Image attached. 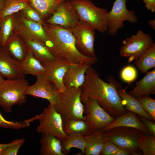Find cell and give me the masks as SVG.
<instances>
[{
	"label": "cell",
	"instance_id": "cell-35",
	"mask_svg": "<svg viewBox=\"0 0 155 155\" xmlns=\"http://www.w3.org/2000/svg\"><path fill=\"white\" fill-rule=\"evenodd\" d=\"M137 72L135 67L132 65H127L121 70L120 77L124 82L130 84L134 81L137 76Z\"/></svg>",
	"mask_w": 155,
	"mask_h": 155
},
{
	"label": "cell",
	"instance_id": "cell-18",
	"mask_svg": "<svg viewBox=\"0 0 155 155\" xmlns=\"http://www.w3.org/2000/svg\"><path fill=\"white\" fill-rule=\"evenodd\" d=\"M111 82L116 88L119 95L122 100V104L125 109L134 113L144 117L147 119L154 121L153 118L144 109L141 104L137 98L131 96L124 89L121 88V85L114 78Z\"/></svg>",
	"mask_w": 155,
	"mask_h": 155
},
{
	"label": "cell",
	"instance_id": "cell-21",
	"mask_svg": "<svg viewBox=\"0 0 155 155\" xmlns=\"http://www.w3.org/2000/svg\"><path fill=\"white\" fill-rule=\"evenodd\" d=\"M129 93L135 98L155 94V69L148 71L146 75L137 82L134 89Z\"/></svg>",
	"mask_w": 155,
	"mask_h": 155
},
{
	"label": "cell",
	"instance_id": "cell-17",
	"mask_svg": "<svg viewBox=\"0 0 155 155\" xmlns=\"http://www.w3.org/2000/svg\"><path fill=\"white\" fill-rule=\"evenodd\" d=\"M91 65L86 63L70 64L63 77V84L67 89L82 87L88 68Z\"/></svg>",
	"mask_w": 155,
	"mask_h": 155
},
{
	"label": "cell",
	"instance_id": "cell-23",
	"mask_svg": "<svg viewBox=\"0 0 155 155\" xmlns=\"http://www.w3.org/2000/svg\"><path fill=\"white\" fill-rule=\"evenodd\" d=\"M24 42L28 50L43 64L56 59V58L41 42L29 38H24Z\"/></svg>",
	"mask_w": 155,
	"mask_h": 155
},
{
	"label": "cell",
	"instance_id": "cell-2",
	"mask_svg": "<svg viewBox=\"0 0 155 155\" xmlns=\"http://www.w3.org/2000/svg\"><path fill=\"white\" fill-rule=\"evenodd\" d=\"M43 27L48 38L44 45L56 58L70 64L86 63L91 65L97 61L96 57H88L79 51L74 36L69 29L46 23Z\"/></svg>",
	"mask_w": 155,
	"mask_h": 155
},
{
	"label": "cell",
	"instance_id": "cell-38",
	"mask_svg": "<svg viewBox=\"0 0 155 155\" xmlns=\"http://www.w3.org/2000/svg\"><path fill=\"white\" fill-rule=\"evenodd\" d=\"M119 149L113 143L108 140L104 146L100 155H113Z\"/></svg>",
	"mask_w": 155,
	"mask_h": 155
},
{
	"label": "cell",
	"instance_id": "cell-28",
	"mask_svg": "<svg viewBox=\"0 0 155 155\" xmlns=\"http://www.w3.org/2000/svg\"><path fill=\"white\" fill-rule=\"evenodd\" d=\"M134 63L143 73H146L151 68H155V43L141 57L135 61Z\"/></svg>",
	"mask_w": 155,
	"mask_h": 155
},
{
	"label": "cell",
	"instance_id": "cell-47",
	"mask_svg": "<svg viewBox=\"0 0 155 155\" xmlns=\"http://www.w3.org/2000/svg\"></svg>",
	"mask_w": 155,
	"mask_h": 155
},
{
	"label": "cell",
	"instance_id": "cell-36",
	"mask_svg": "<svg viewBox=\"0 0 155 155\" xmlns=\"http://www.w3.org/2000/svg\"><path fill=\"white\" fill-rule=\"evenodd\" d=\"M22 11L28 19L38 23L42 26L45 24V23L39 13L30 5L26 7Z\"/></svg>",
	"mask_w": 155,
	"mask_h": 155
},
{
	"label": "cell",
	"instance_id": "cell-30",
	"mask_svg": "<svg viewBox=\"0 0 155 155\" xmlns=\"http://www.w3.org/2000/svg\"><path fill=\"white\" fill-rule=\"evenodd\" d=\"M29 5L28 0H5L3 8L0 13V20L22 10Z\"/></svg>",
	"mask_w": 155,
	"mask_h": 155
},
{
	"label": "cell",
	"instance_id": "cell-9",
	"mask_svg": "<svg viewBox=\"0 0 155 155\" xmlns=\"http://www.w3.org/2000/svg\"><path fill=\"white\" fill-rule=\"evenodd\" d=\"M126 2L127 0H115L111 10L108 12L107 30L109 35H115L118 30L124 26L125 21L132 24L137 22L138 18L135 12L127 9Z\"/></svg>",
	"mask_w": 155,
	"mask_h": 155
},
{
	"label": "cell",
	"instance_id": "cell-29",
	"mask_svg": "<svg viewBox=\"0 0 155 155\" xmlns=\"http://www.w3.org/2000/svg\"><path fill=\"white\" fill-rule=\"evenodd\" d=\"M5 46L11 56L18 61L24 59L28 51L25 42L18 39L10 38Z\"/></svg>",
	"mask_w": 155,
	"mask_h": 155
},
{
	"label": "cell",
	"instance_id": "cell-39",
	"mask_svg": "<svg viewBox=\"0 0 155 155\" xmlns=\"http://www.w3.org/2000/svg\"><path fill=\"white\" fill-rule=\"evenodd\" d=\"M138 117L143 123L150 134L155 135V123L154 121L149 120L144 117L137 115Z\"/></svg>",
	"mask_w": 155,
	"mask_h": 155
},
{
	"label": "cell",
	"instance_id": "cell-26",
	"mask_svg": "<svg viewBox=\"0 0 155 155\" xmlns=\"http://www.w3.org/2000/svg\"><path fill=\"white\" fill-rule=\"evenodd\" d=\"M30 5L36 10L43 19L52 14L62 3L68 0H28Z\"/></svg>",
	"mask_w": 155,
	"mask_h": 155
},
{
	"label": "cell",
	"instance_id": "cell-6",
	"mask_svg": "<svg viewBox=\"0 0 155 155\" xmlns=\"http://www.w3.org/2000/svg\"><path fill=\"white\" fill-rule=\"evenodd\" d=\"M35 120L39 122L36 129L38 133L52 135L61 141L67 136L63 130L62 118L53 105L49 103L41 113L27 119L30 123Z\"/></svg>",
	"mask_w": 155,
	"mask_h": 155
},
{
	"label": "cell",
	"instance_id": "cell-41",
	"mask_svg": "<svg viewBox=\"0 0 155 155\" xmlns=\"http://www.w3.org/2000/svg\"><path fill=\"white\" fill-rule=\"evenodd\" d=\"M24 138L15 140L12 142L6 144H0V155L3 151L6 148L9 146L12 145L16 144L22 141Z\"/></svg>",
	"mask_w": 155,
	"mask_h": 155
},
{
	"label": "cell",
	"instance_id": "cell-44",
	"mask_svg": "<svg viewBox=\"0 0 155 155\" xmlns=\"http://www.w3.org/2000/svg\"><path fill=\"white\" fill-rule=\"evenodd\" d=\"M4 2L5 0H0V13L3 8Z\"/></svg>",
	"mask_w": 155,
	"mask_h": 155
},
{
	"label": "cell",
	"instance_id": "cell-24",
	"mask_svg": "<svg viewBox=\"0 0 155 155\" xmlns=\"http://www.w3.org/2000/svg\"><path fill=\"white\" fill-rule=\"evenodd\" d=\"M63 128L67 135H78L86 136L91 132L90 125L86 119H63Z\"/></svg>",
	"mask_w": 155,
	"mask_h": 155
},
{
	"label": "cell",
	"instance_id": "cell-19",
	"mask_svg": "<svg viewBox=\"0 0 155 155\" xmlns=\"http://www.w3.org/2000/svg\"><path fill=\"white\" fill-rule=\"evenodd\" d=\"M118 127L134 128L140 130L145 134H150L137 114L128 111L124 114L117 117L112 123L100 130L105 131Z\"/></svg>",
	"mask_w": 155,
	"mask_h": 155
},
{
	"label": "cell",
	"instance_id": "cell-31",
	"mask_svg": "<svg viewBox=\"0 0 155 155\" xmlns=\"http://www.w3.org/2000/svg\"><path fill=\"white\" fill-rule=\"evenodd\" d=\"M138 145L143 155H155V136L151 134L146 135L142 133L138 138Z\"/></svg>",
	"mask_w": 155,
	"mask_h": 155
},
{
	"label": "cell",
	"instance_id": "cell-1",
	"mask_svg": "<svg viewBox=\"0 0 155 155\" xmlns=\"http://www.w3.org/2000/svg\"><path fill=\"white\" fill-rule=\"evenodd\" d=\"M108 82L101 79L96 70L90 66L86 71L82 86L81 100L83 103L88 98L95 100L106 112L116 119L127 111L122 104L116 88Z\"/></svg>",
	"mask_w": 155,
	"mask_h": 155
},
{
	"label": "cell",
	"instance_id": "cell-34",
	"mask_svg": "<svg viewBox=\"0 0 155 155\" xmlns=\"http://www.w3.org/2000/svg\"><path fill=\"white\" fill-rule=\"evenodd\" d=\"M30 123L27 120L23 121H9L5 119L0 112V127L6 129H20L30 126Z\"/></svg>",
	"mask_w": 155,
	"mask_h": 155
},
{
	"label": "cell",
	"instance_id": "cell-16",
	"mask_svg": "<svg viewBox=\"0 0 155 155\" xmlns=\"http://www.w3.org/2000/svg\"><path fill=\"white\" fill-rule=\"evenodd\" d=\"M0 74L7 79L25 78L20 69L19 61L14 59L5 46H0Z\"/></svg>",
	"mask_w": 155,
	"mask_h": 155
},
{
	"label": "cell",
	"instance_id": "cell-20",
	"mask_svg": "<svg viewBox=\"0 0 155 155\" xmlns=\"http://www.w3.org/2000/svg\"><path fill=\"white\" fill-rule=\"evenodd\" d=\"M85 137L86 155H100L104 146L108 140L105 131L100 130L92 131Z\"/></svg>",
	"mask_w": 155,
	"mask_h": 155
},
{
	"label": "cell",
	"instance_id": "cell-13",
	"mask_svg": "<svg viewBox=\"0 0 155 155\" xmlns=\"http://www.w3.org/2000/svg\"><path fill=\"white\" fill-rule=\"evenodd\" d=\"M79 21L69 0L62 3L46 21L45 23L55 24L69 29Z\"/></svg>",
	"mask_w": 155,
	"mask_h": 155
},
{
	"label": "cell",
	"instance_id": "cell-8",
	"mask_svg": "<svg viewBox=\"0 0 155 155\" xmlns=\"http://www.w3.org/2000/svg\"><path fill=\"white\" fill-rule=\"evenodd\" d=\"M151 36L141 30L125 38L119 50L120 55L128 58V62L141 57L154 43Z\"/></svg>",
	"mask_w": 155,
	"mask_h": 155
},
{
	"label": "cell",
	"instance_id": "cell-40",
	"mask_svg": "<svg viewBox=\"0 0 155 155\" xmlns=\"http://www.w3.org/2000/svg\"><path fill=\"white\" fill-rule=\"evenodd\" d=\"M146 8L154 13L155 11V0H143Z\"/></svg>",
	"mask_w": 155,
	"mask_h": 155
},
{
	"label": "cell",
	"instance_id": "cell-22",
	"mask_svg": "<svg viewBox=\"0 0 155 155\" xmlns=\"http://www.w3.org/2000/svg\"><path fill=\"white\" fill-rule=\"evenodd\" d=\"M19 65L20 70L25 75L30 74L36 77L44 75L45 72L43 64L28 50L24 59L19 61Z\"/></svg>",
	"mask_w": 155,
	"mask_h": 155
},
{
	"label": "cell",
	"instance_id": "cell-43",
	"mask_svg": "<svg viewBox=\"0 0 155 155\" xmlns=\"http://www.w3.org/2000/svg\"><path fill=\"white\" fill-rule=\"evenodd\" d=\"M148 24L150 27L153 30H155V20H150L148 21Z\"/></svg>",
	"mask_w": 155,
	"mask_h": 155
},
{
	"label": "cell",
	"instance_id": "cell-12",
	"mask_svg": "<svg viewBox=\"0 0 155 155\" xmlns=\"http://www.w3.org/2000/svg\"><path fill=\"white\" fill-rule=\"evenodd\" d=\"M36 78L35 82L28 87L26 95L46 99L49 103L54 106L56 105L61 93L55 85L43 75H38Z\"/></svg>",
	"mask_w": 155,
	"mask_h": 155
},
{
	"label": "cell",
	"instance_id": "cell-32",
	"mask_svg": "<svg viewBox=\"0 0 155 155\" xmlns=\"http://www.w3.org/2000/svg\"><path fill=\"white\" fill-rule=\"evenodd\" d=\"M0 33L1 38V46H5L10 38L13 25L12 16H8L0 20Z\"/></svg>",
	"mask_w": 155,
	"mask_h": 155
},
{
	"label": "cell",
	"instance_id": "cell-4",
	"mask_svg": "<svg viewBox=\"0 0 155 155\" xmlns=\"http://www.w3.org/2000/svg\"><path fill=\"white\" fill-rule=\"evenodd\" d=\"M29 85L25 78L4 80L0 85V105L5 111L10 113L13 106L26 102V92Z\"/></svg>",
	"mask_w": 155,
	"mask_h": 155
},
{
	"label": "cell",
	"instance_id": "cell-33",
	"mask_svg": "<svg viewBox=\"0 0 155 155\" xmlns=\"http://www.w3.org/2000/svg\"><path fill=\"white\" fill-rule=\"evenodd\" d=\"M144 110L155 120V100L149 96L136 98Z\"/></svg>",
	"mask_w": 155,
	"mask_h": 155
},
{
	"label": "cell",
	"instance_id": "cell-27",
	"mask_svg": "<svg viewBox=\"0 0 155 155\" xmlns=\"http://www.w3.org/2000/svg\"><path fill=\"white\" fill-rule=\"evenodd\" d=\"M86 141L85 136L74 135H67L61 141V151L64 155L69 154L72 148H76L85 154Z\"/></svg>",
	"mask_w": 155,
	"mask_h": 155
},
{
	"label": "cell",
	"instance_id": "cell-10",
	"mask_svg": "<svg viewBox=\"0 0 155 155\" xmlns=\"http://www.w3.org/2000/svg\"><path fill=\"white\" fill-rule=\"evenodd\" d=\"M68 29L73 34L76 46L80 53L88 57H96L94 48L96 30L93 27L79 21Z\"/></svg>",
	"mask_w": 155,
	"mask_h": 155
},
{
	"label": "cell",
	"instance_id": "cell-37",
	"mask_svg": "<svg viewBox=\"0 0 155 155\" xmlns=\"http://www.w3.org/2000/svg\"><path fill=\"white\" fill-rule=\"evenodd\" d=\"M25 139L16 144L12 145L4 149L2 152L1 155H16L20 148L24 144Z\"/></svg>",
	"mask_w": 155,
	"mask_h": 155
},
{
	"label": "cell",
	"instance_id": "cell-3",
	"mask_svg": "<svg viewBox=\"0 0 155 155\" xmlns=\"http://www.w3.org/2000/svg\"><path fill=\"white\" fill-rule=\"evenodd\" d=\"M69 1L80 21L91 26L102 33L107 30L108 11L106 9L96 6L91 0Z\"/></svg>",
	"mask_w": 155,
	"mask_h": 155
},
{
	"label": "cell",
	"instance_id": "cell-7",
	"mask_svg": "<svg viewBox=\"0 0 155 155\" xmlns=\"http://www.w3.org/2000/svg\"><path fill=\"white\" fill-rule=\"evenodd\" d=\"M108 140L120 149L126 150L131 155L141 154L138 145V139L142 133L134 128L115 127L105 131Z\"/></svg>",
	"mask_w": 155,
	"mask_h": 155
},
{
	"label": "cell",
	"instance_id": "cell-5",
	"mask_svg": "<svg viewBox=\"0 0 155 155\" xmlns=\"http://www.w3.org/2000/svg\"><path fill=\"white\" fill-rule=\"evenodd\" d=\"M82 86L67 89L61 93L57 104L54 106L62 119H86L84 115V104L81 101Z\"/></svg>",
	"mask_w": 155,
	"mask_h": 155
},
{
	"label": "cell",
	"instance_id": "cell-15",
	"mask_svg": "<svg viewBox=\"0 0 155 155\" xmlns=\"http://www.w3.org/2000/svg\"><path fill=\"white\" fill-rule=\"evenodd\" d=\"M43 64L45 68L44 76L53 83L61 93L67 90L63 80L70 64L66 61L56 58L55 61Z\"/></svg>",
	"mask_w": 155,
	"mask_h": 155
},
{
	"label": "cell",
	"instance_id": "cell-46",
	"mask_svg": "<svg viewBox=\"0 0 155 155\" xmlns=\"http://www.w3.org/2000/svg\"><path fill=\"white\" fill-rule=\"evenodd\" d=\"M1 20H0V22ZM1 46V34L0 33V46Z\"/></svg>",
	"mask_w": 155,
	"mask_h": 155
},
{
	"label": "cell",
	"instance_id": "cell-11",
	"mask_svg": "<svg viewBox=\"0 0 155 155\" xmlns=\"http://www.w3.org/2000/svg\"><path fill=\"white\" fill-rule=\"evenodd\" d=\"M84 104V113L90 127L91 132L101 130L112 123L115 119L106 112L95 99L87 98Z\"/></svg>",
	"mask_w": 155,
	"mask_h": 155
},
{
	"label": "cell",
	"instance_id": "cell-45",
	"mask_svg": "<svg viewBox=\"0 0 155 155\" xmlns=\"http://www.w3.org/2000/svg\"><path fill=\"white\" fill-rule=\"evenodd\" d=\"M4 79L3 77L0 74V85L4 81Z\"/></svg>",
	"mask_w": 155,
	"mask_h": 155
},
{
	"label": "cell",
	"instance_id": "cell-25",
	"mask_svg": "<svg viewBox=\"0 0 155 155\" xmlns=\"http://www.w3.org/2000/svg\"><path fill=\"white\" fill-rule=\"evenodd\" d=\"M41 155H64L61 151V141L52 135L41 133L40 140Z\"/></svg>",
	"mask_w": 155,
	"mask_h": 155
},
{
	"label": "cell",
	"instance_id": "cell-14",
	"mask_svg": "<svg viewBox=\"0 0 155 155\" xmlns=\"http://www.w3.org/2000/svg\"><path fill=\"white\" fill-rule=\"evenodd\" d=\"M16 30L24 38H29L39 41L44 45L48 38L43 26L22 17L15 25Z\"/></svg>",
	"mask_w": 155,
	"mask_h": 155
},
{
	"label": "cell",
	"instance_id": "cell-42",
	"mask_svg": "<svg viewBox=\"0 0 155 155\" xmlns=\"http://www.w3.org/2000/svg\"><path fill=\"white\" fill-rule=\"evenodd\" d=\"M130 153L128 152L120 149L118 151L116 152L113 155H130Z\"/></svg>",
	"mask_w": 155,
	"mask_h": 155
}]
</instances>
